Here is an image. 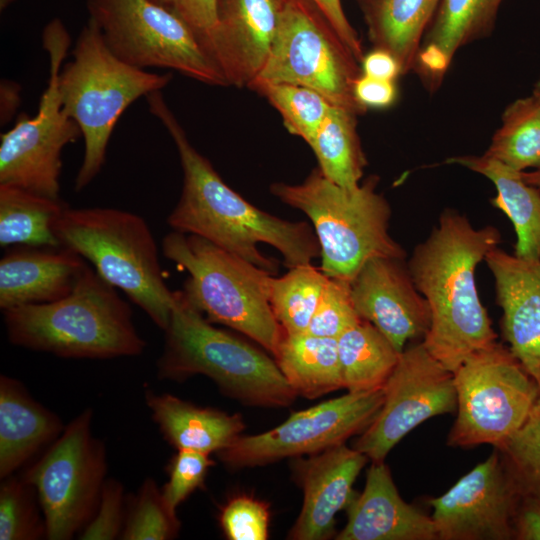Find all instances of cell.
Instances as JSON below:
<instances>
[{
    "instance_id": "obj_3",
    "label": "cell",
    "mask_w": 540,
    "mask_h": 540,
    "mask_svg": "<svg viewBox=\"0 0 540 540\" xmlns=\"http://www.w3.org/2000/svg\"><path fill=\"white\" fill-rule=\"evenodd\" d=\"M3 318L13 345L61 358L137 356L146 347L129 304L90 266L68 296L5 310Z\"/></svg>"
},
{
    "instance_id": "obj_39",
    "label": "cell",
    "mask_w": 540,
    "mask_h": 540,
    "mask_svg": "<svg viewBox=\"0 0 540 540\" xmlns=\"http://www.w3.org/2000/svg\"><path fill=\"white\" fill-rule=\"evenodd\" d=\"M219 522L230 540H265L270 523L269 505L247 495L232 497L221 508Z\"/></svg>"
},
{
    "instance_id": "obj_25",
    "label": "cell",
    "mask_w": 540,
    "mask_h": 540,
    "mask_svg": "<svg viewBox=\"0 0 540 540\" xmlns=\"http://www.w3.org/2000/svg\"><path fill=\"white\" fill-rule=\"evenodd\" d=\"M458 164L488 178L496 188L493 207L512 222L516 233L514 254L540 260V187L528 184L521 172L481 156H456L445 161Z\"/></svg>"
},
{
    "instance_id": "obj_35",
    "label": "cell",
    "mask_w": 540,
    "mask_h": 540,
    "mask_svg": "<svg viewBox=\"0 0 540 540\" xmlns=\"http://www.w3.org/2000/svg\"><path fill=\"white\" fill-rule=\"evenodd\" d=\"M0 485V539L46 537L45 520L35 488L24 477L10 475Z\"/></svg>"
},
{
    "instance_id": "obj_36",
    "label": "cell",
    "mask_w": 540,
    "mask_h": 540,
    "mask_svg": "<svg viewBox=\"0 0 540 540\" xmlns=\"http://www.w3.org/2000/svg\"><path fill=\"white\" fill-rule=\"evenodd\" d=\"M180 522L166 504L152 478L142 483L129 505L120 538L124 540H169L178 535Z\"/></svg>"
},
{
    "instance_id": "obj_14",
    "label": "cell",
    "mask_w": 540,
    "mask_h": 540,
    "mask_svg": "<svg viewBox=\"0 0 540 540\" xmlns=\"http://www.w3.org/2000/svg\"><path fill=\"white\" fill-rule=\"evenodd\" d=\"M383 400V388L348 392L294 412L271 430L241 435L217 454L232 469L262 466L284 458L315 454L362 433L380 410Z\"/></svg>"
},
{
    "instance_id": "obj_21",
    "label": "cell",
    "mask_w": 540,
    "mask_h": 540,
    "mask_svg": "<svg viewBox=\"0 0 540 540\" xmlns=\"http://www.w3.org/2000/svg\"><path fill=\"white\" fill-rule=\"evenodd\" d=\"M337 540H438L431 516L405 502L384 461H372Z\"/></svg>"
},
{
    "instance_id": "obj_20",
    "label": "cell",
    "mask_w": 540,
    "mask_h": 540,
    "mask_svg": "<svg viewBox=\"0 0 540 540\" xmlns=\"http://www.w3.org/2000/svg\"><path fill=\"white\" fill-rule=\"evenodd\" d=\"M484 261L502 310V336L536 380L540 375V260L521 258L496 247Z\"/></svg>"
},
{
    "instance_id": "obj_1",
    "label": "cell",
    "mask_w": 540,
    "mask_h": 540,
    "mask_svg": "<svg viewBox=\"0 0 540 540\" xmlns=\"http://www.w3.org/2000/svg\"><path fill=\"white\" fill-rule=\"evenodd\" d=\"M145 99L171 136L183 171L179 200L167 217L173 231L200 236L272 274L278 271V261L264 256L259 244L278 250L288 269L312 264L320 257L311 224L284 220L249 203L191 144L162 92H151Z\"/></svg>"
},
{
    "instance_id": "obj_11",
    "label": "cell",
    "mask_w": 540,
    "mask_h": 540,
    "mask_svg": "<svg viewBox=\"0 0 540 540\" xmlns=\"http://www.w3.org/2000/svg\"><path fill=\"white\" fill-rule=\"evenodd\" d=\"M43 48L49 56V79L37 113L20 114L14 126L0 138V185L60 199L62 151L82 133L62 107L58 77L71 44L70 35L59 19L43 29Z\"/></svg>"
},
{
    "instance_id": "obj_38",
    "label": "cell",
    "mask_w": 540,
    "mask_h": 540,
    "mask_svg": "<svg viewBox=\"0 0 540 540\" xmlns=\"http://www.w3.org/2000/svg\"><path fill=\"white\" fill-rule=\"evenodd\" d=\"M361 320L352 302L350 281L329 277L307 333L337 339Z\"/></svg>"
},
{
    "instance_id": "obj_27",
    "label": "cell",
    "mask_w": 540,
    "mask_h": 540,
    "mask_svg": "<svg viewBox=\"0 0 540 540\" xmlns=\"http://www.w3.org/2000/svg\"><path fill=\"white\" fill-rule=\"evenodd\" d=\"M274 358L296 395L315 399L343 388L336 338L284 335Z\"/></svg>"
},
{
    "instance_id": "obj_37",
    "label": "cell",
    "mask_w": 540,
    "mask_h": 540,
    "mask_svg": "<svg viewBox=\"0 0 540 540\" xmlns=\"http://www.w3.org/2000/svg\"><path fill=\"white\" fill-rule=\"evenodd\" d=\"M496 448L523 493L540 499V405Z\"/></svg>"
},
{
    "instance_id": "obj_46",
    "label": "cell",
    "mask_w": 540,
    "mask_h": 540,
    "mask_svg": "<svg viewBox=\"0 0 540 540\" xmlns=\"http://www.w3.org/2000/svg\"><path fill=\"white\" fill-rule=\"evenodd\" d=\"M361 64L362 74L373 78L394 81L402 75L401 66L397 59L382 49L374 48L364 55Z\"/></svg>"
},
{
    "instance_id": "obj_6",
    "label": "cell",
    "mask_w": 540,
    "mask_h": 540,
    "mask_svg": "<svg viewBox=\"0 0 540 540\" xmlns=\"http://www.w3.org/2000/svg\"><path fill=\"white\" fill-rule=\"evenodd\" d=\"M171 79L170 73L149 72L120 60L105 44L97 25L88 20L72 59L62 66L58 77L62 107L84 139L75 191L88 186L101 171L111 134L124 111L140 97L161 91Z\"/></svg>"
},
{
    "instance_id": "obj_30",
    "label": "cell",
    "mask_w": 540,
    "mask_h": 540,
    "mask_svg": "<svg viewBox=\"0 0 540 540\" xmlns=\"http://www.w3.org/2000/svg\"><path fill=\"white\" fill-rule=\"evenodd\" d=\"M355 113L331 106L308 144L323 175L348 190L356 189L367 165L357 132Z\"/></svg>"
},
{
    "instance_id": "obj_42",
    "label": "cell",
    "mask_w": 540,
    "mask_h": 540,
    "mask_svg": "<svg viewBox=\"0 0 540 540\" xmlns=\"http://www.w3.org/2000/svg\"><path fill=\"white\" fill-rule=\"evenodd\" d=\"M152 1L165 7L185 21L196 32L208 50L209 42L217 24L218 0Z\"/></svg>"
},
{
    "instance_id": "obj_28",
    "label": "cell",
    "mask_w": 540,
    "mask_h": 540,
    "mask_svg": "<svg viewBox=\"0 0 540 540\" xmlns=\"http://www.w3.org/2000/svg\"><path fill=\"white\" fill-rule=\"evenodd\" d=\"M67 207L61 199L0 185V246L60 247L54 225Z\"/></svg>"
},
{
    "instance_id": "obj_34",
    "label": "cell",
    "mask_w": 540,
    "mask_h": 540,
    "mask_svg": "<svg viewBox=\"0 0 540 540\" xmlns=\"http://www.w3.org/2000/svg\"><path fill=\"white\" fill-rule=\"evenodd\" d=\"M279 112L289 133L310 143L333 106L318 92L295 84L254 81L250 87Z\"/></svg>"
},
{
    "instance_id": "obj_48",
    "label": "cell",
    "mask_w": 540,
    "mask_h": 540,
    "mask_svg": "<svg viewBox=\"0 0 540 540\" xmlns=\"http://www.w3.org/2000/svg\"><path fill=\"white\" fill-rule=\"evenodd\" d=\"M532 95L540 101V80L536 83Z\"/></svg>"
},
{
    "instance_id": "obj_17",
    "label": "cell",
    "mask_w": 540,
    "mask_h": 540,
    "mask_svg": "<svg viewBox=\"0 0 540 540\" xmlns=\"http://www.w3.org/2000/svg\"><path fill=\"white\" fill-rule=\"evenodd\" d=\"M359 317L374 325L399 351L424 338L431 322L429 305L417 290L405 258L373 257L350 281Z\"/></svg>"
},
{
    "instance_id": "obj_33",
    "label": "cell",
    "mask_w": 540,
    "mask_h": 540,
    "mask_svg": "<svg viewBox=\"0 0 540 540\" xmlns=\"http://www.w3.org/2000/svg\"><path fill=\"white\" fill-rule=\"evenodd\" d=\"M328 279L312 264L290 268L281 277L272 276L269 301L285 335L307 333Z\"/></svg>"
},
{
    "instance_id": "obj_41",
    "label": "cell",
    "mask_w": 540,
    "mask_h": 540,
    "mask_svg": "<svg viewBox=\"0 0 540 540\" xmlns=\"http://www.w3.org/2000/svg\"><path fill=\"white\" fill-rule=\"evenodd\" d=\"M124 487L115 479H106L97 509L79 533L82 540H112L121 536L124 522ZM120 538V537H119Z\"/></svg>"
},
{
    "instance_id": "obj_12",
    "label": "cell",
    "mask_w": 540,
    "mask_h": 540,
    "mask_svg": "<svg viewBox=\"0 0 540 540\" xmlns=\"http://www.w3.org/2000/svg\"><path fill=\"white\" fill-rule=\"evenodd\" d=\"M361 74L356 58L311 2L285 0L269 55L254 81L304 86L360 116L367 110L354 95Z\"/></svg>"
},
{
    "instance_id": "obj_29",
    "label": "cell",
    "mask_w": 540,
    "mask_h": 540,
    "mask_svg": "<svg viewBox=\"0 0 540 540\" xmlns=\"http://www.w3.org/2000/svg\"><path fill=\"white\" fill-rule=\"evenodd\" d=\"M337 345L343 388L353 393L383 388L401 353L363 319L344 331Z\"/></svg>"
},
{
    "instance_id": "obj_47",
    "label": "cell",
    "mask_w": 540,
    "mask_h": 540,
    "mask_svg": "<svg viewBox=\"0 0 540 540\" xmlns=\"http://www.w3.org/2000/svg\"><path fill=\"white\" fill-rule=\"evenodd\" d=\"M521 176L525 182L530 185L540 187V169L531 172H521Z\"/></svg>"
},
{
    "instance_id": "obj_43",
    "label": "cell",
    "mask_w": 540,
    "mask_h": 540,
    "mask_svg": "<svg viewBox=\"0 0 540 540\" xmlns=\"http://www.w3.org/2000/svg\"><path fill=\"white\" fill-rule=\"evenodd\" d=\"M308 1L323 15L356 60L361 62L364 57L361 40L345 15L341 0Z\"/></svg>"
},
{
    "instance_id": "obj_10",
    "label": "cell",
    "mask_w": 540,
    "mask_h": 540,
    "mask_svg": "<svg viewBox=\"0 0 540 540\" xmlns=\"http://www.w3.org/2000/svg\"><path fill=\"white\" fill-rule=\"evenodd\" d=\"M110 51L139 69H172L208 85L227 82L196 32L152 0H87Z\"/></svg>"
},
{
    "instance_id": "obj_9",
    "label": "cell",
    "mask_w": 540,
    "mask_h": 540,
    "mask_svg": "<svg viewBox=\"0 0 540 540\" xmlns=\"http://www.w3.org/2000/svg\"><path fill=\"white\" fill-rule=\"evenodd\" d=\"M453 375L457 415L447 436L450 447H497L522 427L540 398L537 381L498 342L472 354Z\"/></svg>"
},
{
    "instance_id": "obj_8",
    "label": "cell",
    "mask_w": 540,
    "mask_h": 540,
    "mask_svg": "<svg viewBox=\"0 0 540 540\" xmlns=\"http://www.w3.org/2000/svg\"><path fill=\"white\" fill-rule=\"evenodd\" d=\"M161 249L188 272L181 291L194 308L275 357L285 333L269 301L274 274L194 234L172 230L162 239Z\"/></svg>"
},
{
    "instance_id": "obj_7",
    "label": "cell",
    "mask_w": 540,
    "mask_h": 540,
    "mask_svg": "<svg viewBox=\"0 0 540 540\" xmlns=\"http://www.w3.org/2000/svg\"><path fill=\"white\" fill-rule=\"evenodd\" d=\"M63 247L89 261L113 287L123 291L163 331L175 304L162 272L147 222L125 210L91 207L63 211L54 225Z\"/></svg>"
},
{
    "instance_id": "obj_32",
    "label": "cell",
    "mask_w": 540,
    "mask_h": 540,
    "mask_svg": "<svg viewBox=\"0 0 540 540\" xmlns=\"http://www.w3.org/2000/svg\"><path fill=\"white\" fill-rule=\"evenodd\" d=\"M503 0H440L424 44L433 45L452 61L461 47L489 35Z\"/></svg>"
},
{
    "instance_id": "obj_44",
    "label": "cell",
    "mask_w": 540,
    "mask_h": 540,
    "mask_svg": "<svg viewBox=\"0 0 540 540\" xmlns=\"http://www.w3.org/2000/svg\"><path fill=\"white\" fill-rule=\"evenodd\" d=\"M357 101L367 108H388L396 100L397 89L394 81L382 80L361 74L354 84Z\"/></svg>"
},
{
    "instance_id": "obj_18",
    "label": "cell",
    "mask_w": 540,
    "mask_h": 540,
    "mask_svg": "<svg viewBox=\"0 0 540 540\" xmlns=\"http://www.w3.org/2000/svg\"><path fill=\"white\" fill-rule=\"evenodd\" d=\"M285 0H218L208 50L227 85L249 87L274 41Z\"/></svg>"
},
{
    "instance_id": "obj_4",
    "label": "cell",
    "mask_w": 540,
    "mask_h": 540,
    "mask_svg": "<svg viewBox=\"0 0 540 540\" xmlns=\"http://www.w3.org/2000/svg\"><path fill=\"white\" fill-rule=\"evenodd\" d=\"M164 334L163 351L157 361L161 379L182 381L201 374L227 396L250 406L286 407L297 396L274 357L213 326L181 290L175 291Z\"/></svg>"
},
{
    "instance_id": "obj_24",
    "label": "cell",
    "mask_w": 540,
    "mask_h": 540,
    "mask_svg": "<svg viewBox=\"0 0 540 540\" xmlns=\"http://www.w3.org/2000/svg\"><path fill=\"white\" fill-rule=\"evenodd\" d=\"M145 401L164 438L177 450L218 453L245 429L238 413L199 407L168 393L146 390Z\"/></svg>"
},
{
    "instance_id": "obj_40",
    "label": "cell",
    "mask_w": 540,
    "mask_h": 540,
    "mask_svg": "<svg viewBox=\"0 0 540 540\" xmlns=\"http://www.w3.org/2000/svg\"><path fill=\"white\" fill-rule=\"evenodd\" d=\"M210 455L193 450L180 449L169 464V478L161 488L168 507L176 512L195 490L203 488L208 470L214 465Z\"/></svg>"
},
{
    "instance_id": "obj_26",
    "label": "cell",
    "mask_w": 540,
    "mask_h": 540,
    "mask_svg": "<svg viewBox=\"0 0 540 540\" xmlns=\"http://www.w3.org/2000/svg\"><path fill=\"white\" fill-rule=\"evenodd\" d=\"M370 42L392 54L402 75L414 68L422 36L440 0H357Z\"/></svg>"
},
{
    "instance_id": "obj_15",
    "label": "cell",
    "mask_w": 540,
    "mask_h": 540,
    "mask_svg": "<svg viewBox=\"0 0 540 540\" xmlns=\"http://www.w3.org/2000/svg\"><path fill=\"white\" fill-rule=\"evenodd\" d=\"M383 389L380 410L353 446L371 461H384L404 436L427 419L456 412L453 372L422 342L404 348Z\"/></svg>"
},
{
    "instance_id": "obj_23",
    "label": "cell",
    "mask_w": 540,
    "mask_h": 540,
    "mask_svg": "<svg viewBox=\"0 0 540 540\" xmlns=\"http://www.w3.org/2000/svg\"><path fill=\"white\" fill-rule=\"evenodd\" d=\"M61 418L7 375L0 377V478L24 465L63 432Z\"/></svg>"
},
{
    "instance_id": "obj_5",
    "label": "cell",
    "mask_w": 540,
    "mask_h": 540,
    "mask_svg": "<svg viewBox=\"0 0 540 540\" xmlns=\"http://www.w3.org/2000/svg\"><path fill=\"white\" fill-rule=\"evenodd\" d=\"M371 175L354 190L327 179L318 167L299 184L276 182L270 192L310 220L320 245V269L329 277L351 281L373 257L405 258L389 234L391 207Z\"/></svg>"
},
{
    "instance_id": "obj_2",
    "label": "cell",
    "mask_w": 540,
    "mask_h": 540,
    "mask_svg": "<svg viewBox=\"0 0 540 540\" xmlns=\"http://www.w3.org/2000/svg\"><path fill=\"white\" fill-rule=\"evenodd\" d=\"M500 242L501 234L494 226L475 228L465 215L445 209L407 261L414 285L431 313L422 343L451 372L497 342L477 291L475 270Z\"/></svg>"
},
{
    "instance_id": "obj_19",
    "label": "cell",
    "mask_w": 540,
    "mask_h": 540,
    "mask_svg": "<svg viewBox=\"0 0 540 540\" xmlns=\"http://www.w3.org/2000/svg\"><path fill=\"white\" fill-rule=\"evenodd\" d=\"M369 458L339 444L307 459L296 457L294 476L303 490V506L288 539L324 540L333 535L336 514L353 499L354 482Z\"/></svg>"
},
{
    "instance_id": "obj_45",
    "label": "cell",
    "mask_w": 540,
    "mask_h": 540,
    "mask_svg": "<svg viewBox=\"0 0 540 540\" xmlns=\"http://www.w3.org/2000/svg\"><path fill=\"white\" fill-rule=\"evenodd\" d=\"M514 540H540V499L523 493L513 520Z\"/></svg>"
},
{
    "instance_id": "obj_16",
    "label": "cell",
    "mask_w": 540,
    "mask_h": 540,
    "mask_svg": "<svg viewBox=\"0 0 540 540\" xmlns=\"http://www.w3.org/2000/svg\"><path fill=\"white\" fill-rule=\"evenodd\" d=\"M522 494L494 448L447 492L429 500L438 540H514L512 520Z\"/></svg>"
},
{
    "instance_id": "obj_22",
    "label": "cell",
    "mask_w": 540,
    "mask_h": 540,
    "mask_svg": "<svg viewBox=\"0 0 540 540\" xmlns=\"http://www.w3.org/2000/svg\"><path fill=\"white\" fill-rule=\"evenodd\" d=\"M88 266L63 246L11 249L0 260V308L60 300L72 293Z\"/></svg>"
},
{
    "instance_id": "obj_49",
    "label": "cell",
    "mask_w": 540,
    "mask_h": 540,
    "mask_svg": "<svg viewBox=\"0 0 540 540\" xmlns=\"http://www.w3.org/2000/svg\"><path fill=\"white\" fill-rule=\"evenodd\" d=\"M536 381L540 387V375L537 377ZM538 404L540 405V398H539Z\"/></svg>"
},
{
    "instance_id": "obj_31",
    "label": "cell",
    "mask_w": 540,
    "mask_h": 540,
    "mask_svg": "<svg viewBox=\"0 0 540 540\" xmlns=\"http://www.w3.org/2000/svg\"><path fill=\"white\" fill-rule=\"evenodd\" d=\"M483 155L519 172L540 169V101L531 95L511 103Z\"/></svg>"
},
{
    "instance_id": "obj_13",
    "label": "cell",
    "mask_w": 540,
    "mask_h": 540,
    "mask_svg": "<svg viewBox=\"0 0 540 540\" xmlns=\"http://www.w3.org/2000/svg\"><path fill=\"white\" fill-rule=\"evenodd\" d=\"M92 419V409L81 412L24 475L36 490L47 539H72L97 509L107 459L103 442L92 433Z\"/></svg>"
}]
</instances>
